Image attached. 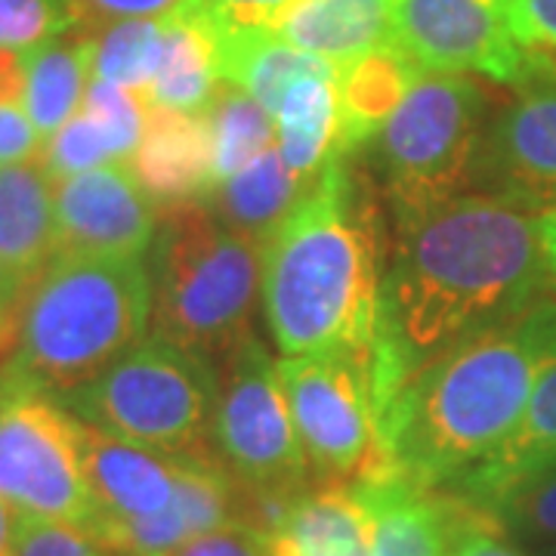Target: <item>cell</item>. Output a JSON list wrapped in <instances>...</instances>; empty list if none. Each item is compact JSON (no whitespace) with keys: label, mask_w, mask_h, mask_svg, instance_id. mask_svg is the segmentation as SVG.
I'll return each instance as SVG.
<instances>
[{"label":"cell","mask_w":556,"mask_h":556,"mask_svg":"<svg viewBox=\"0 0 556 556\" xmlns=\"http://www.w3.org/2000/svg\"><path fill=\"white\" fill-rule=\"evenodd\" d=\"M383 276L375 346L380 417L417 371L551 288L541 217L485 195H457L415 223Z\"/></svg>","instance_id":"6da1fadb"},{"label":"cell","mask_w":556,"mask_h":556,"mask_svg":"<svg viewBox=\"0 0 556 556\" xmlns=\"http://www.w3.org/2000/svg\"><path fill=\"white\" fill-rule=\"evenodd\" d=\"M556 358L551 288L510 318L427 362L380 417L390 467L448 489L514 433L541 371Z\"/></svg>","instance_id":"7a4b0ae2"},{"label":"cell","mask_w":556,"mask_h":556,"mask_svg":"<svg viewBox=\"0 0 556 556\" xmlns=\"http://www.w3.org/2000/svg\"><path fill=\"white\" fill-rule=\"evenodd\" d=\"M383 276L378 201L334 159L263 244L260 303L278 353L375 350Z\"/></svg>","instance_id":"3957f363"},{"label":"cell","mask_w":556,"mask_h":556,"mask_svg":"<svg viewBox=\"0 0 556 556\" xmlns=\"http://www.w3.org/2000/svg\"><path fill=\"white\" fill-rule=\"evenodd\" d=\"M149 325L152 276L142 260L60 254L22 298L3 387L60 402L142 343Z\"/></svg>","instance_id":"277c9868"},{"label":"cell","mask_w":556,"mask_h":556,"mask_svg":"<svg viewBox=\"0 0 556 556\" xmlns=\"http://www.w3.org/2000/svg\"><path fill=\"white\" fill-rule=\"evenodd\" d=\"M149 276L155 338L214 368L254 338L263 244L226 229L204 201L159 211Z\"/></svg>","instance_id":"5b68a950"},{"label":"cell","mask_w":556,"mask_h":556,"mask_svg":"<svg viewBox=\"0 0 556 556\" xmlns=\"http://www.w3.org/2000/svg\"><path fill=\"white\" fill-rule=\"evenodd\" d=\"M60 402L80 424L159 455L217 457V368L155 334Z\"/></svg>","instance_id":"8992f818"},{"label":"cell","mask_w":556,"mask_h":556,"mask_svg":"<svg viewBox=\"0 0 556 556\" xmlns=\"http://www.w3.org/2000/svg\"><path fill=\"white\" fill-rule=\"evenodd\" d=\"M482 130L485 93L477 80L427 68L417 75L368 146L396 226L470 192Z\"/></svg>","instance_id":"52a82bcc"},{"label":"cell","mask_w":556,"mask_h":556,"mask_svg":"<svg viewBox=\"0 0 556 556\" xmlns=\"http://www.w3.org/2000/svg\"><path fill=\"white\" fill-rule=\"evenodd\" d=\"M276 375L313 485H353L390 470L380 439L375 350L281 356Z\"/></svg>","instance_id":"ba28073f"},{"label":"cell","mask_w":556,"mask_h":556,"mask_svg":"<svg viewBox=\"0 0 556 556\" xmlns=\"http://www.w3.org/2000/svg\"><path fill=\"white\" fill-rule=\"evenodd\" d=\"M214 455L241 489L273 495L313 489L276 362L257 338L244 340L217 368Z\"/></svg>","instance_id":"9c48e42d"},{"label":"cell","mask_w":556,"mask_h":556,"mask_svg":"<svg viewBox=\"0 0 556 556\" xmlns=\"http://www.w3.org/2000/svg\"><path fill=\"white\" fill-rule=\"evenodd\" d=\"M0 497L20 517L90 526L80 420L62 402L0 387Z\"/></svg>","instance_id":"30bf717a"},{"label":"cell","mask_w":556,"mask_h":556,"mask_svg":"<svg viewBox=\"0 0 556 556\" xmlns=\"http://www.w3.org/2000/svg\"><path fill=\"white\" fill-rule=\"evenodd\" d=\"M393 43L427 72L522 87L532 65L510 31L507 0H390Z\"/></svg>","instance_id":"8fae6325"},{"label":"cell","mask_w":556,"mask_h":556,"mask_svg":"<svg viewBox=\"0 0 556 556\" xmlns=\"http://www.w3.org/2000/svg\"><path fill=\"white\" fill-rule=\"evenodd\" d=\"M470 192L504 201L532 217L556 211V80L519 87L479 139Z\"/></svg>","instance_id":"7c38bea8"},{"label":"cell","mask_w":556,"mask_h":556,"mask_svg":"<svg viewBox=\"0 0 556 556\" xmlns=\"http://www.w3.org/2000/svg\"><path fill=\"white\" fill-rule=\"evenodd\" d=\"M159 236V207L146 199L127 164L112 161L56 179L60 254L142 260Z\"/></svg>","instance_id":"4fadbf2b"},{"label":"cell","mask_w":556,"mask_h":556,"mask_svg":"<svg viewBox=\"0 0 556 556\" xmlns=\"http://www.w3.org/2000/svg\"><path fill=\"white\" fill-rule=\"evenodd\" d=\"M353 489L375 522L371 556H448L457 526L470 510V501L424 489L393 467L353 482Z\"/></svg>","instance_id":"5bb4252c"},{"label":"cell","mask_w":556,"mask_h":556,"mask_svg":"<svg viewBox=\"0 0 556 556\" xmlns=\"http://www.w3.org/2000/svg\"><path fill=\"white\" fill-rule=\"evenodd\" d=\"M80 464L93 497V519H146L167 510L177 492V457L159 455L80 424ZM87 526V529H90ZM84 529V532H87Z\"/></svg>","instance_id":"9a60e30c"},{"label":"cell","mask_w":556,"mask_h":556,"mask_svg":"<svg viewBox=\"0 0 556 556\" xmlns=\"http://www.w3.org/2000/svg\"><path fill=\"white\" fill-rule=\"evenodd\" d=\"M127 167L159 211L204 201L217 182L207 115L149 105L146 130Z\"/></svg>","instance_id":"2e32d148"},{"label":"cell","mask_w":556,"mask_h":556,"mask_svg":"<svg viewBox=\"0 0 556 556\" xmlns=\"http://www.w3.org/2000/svg\"><path fill=\"white\" fill-rule=\"evenodd\" d=\"M56 257V179L40 159L0 164V260L31 285Z\"/></svg>","instance_id":"e0dca14e"},{"label":"cell","mask_w":556,"mask_h":556,"mask_svg":"<svg viewBox=\"0 0 556 556\" xmlns=\"http://www.w3.org/2000/svg\"><path fill=\"white\" fill-rule=\"evenodd\" d=\"M217 25L201 0H182L164 16V50L146 102L155 109L204 115L219 90Z\"/></svg>","instance_id":"ac0fdd59"},{"label":"cell","mask_w":556,"mask_h":556,"mask_svg":"<svg viewBox=\"0 0 556 556\" xmlns=\"http://www.w3.org/2000/svg\"><path fill=\"white\" fill-rule=\"evenodd\" d=\"M420 72L424 68L396 43L340 65L334 75L340 115L338 159H353L358 149L375 142Z\"/></svg>","instance_id":"d6986e66"},{"label":"cell","mask_w":556,"mask_h":556,"mask_svg":"<svg viewBox=\"0 0 556 556\" xmlns=\"http://www.w3.org/2000/svg\"><path fill=\"white\" fill-rule=\"evenodd\" d=\"M556 460V358L541 371L514 433L455 485L442 489L485 510L517 479Z\"/></svg>","instance_id":"ffe728a7"},{"label":"cell","mask_w":556,"mask_h":556,"mask_svg":"<svg viewBox=\"0 0 556 556\" xmlns=\"http://www.w3.org/2000/svg\"><path fill=\"white\" fill-rule=\"evenodd\" d=\"M217 65L223 84L254 97L273 118L298 80L338 75L331 62L291 47L273 28H217Z\"/></svg>","instance_id":"44dd1931"},{"label":"cell","mask_w":556,"mask_h":556,"mask_svg":"<svg viewBox=\"0 0 556 556\" xmlns=\"http://www.w3.org/2000/svg\"><path fill=\"white\" fill-rule=\"evenodd\" d=\"M273 31L291 47L340 68L393 43L390 0H298Z\"/></svg>","instance_id":"7402d4cb"},{"label":"cell","mask_w":556,"mask_h":556,"mask_svg":"<svg viewBox=\"0 0 556 556\" xmlns=\"http://www.w3.org/2000/svg\"><path fill=\"white\" fill-rule=\"evenodd\" d=\"M375 522L353 485H313L269 535L273 556H371Z\"/></svg>","instance_id":"603a6c76"},{"label":"cell","mask_w":556,"mask_h":556,"mask_svg":"<svg viewBox=\"0 0 556 556\" xmlns=\"http://www.w3.org/2000/svg\"><path fill=\"white\" fill-rule=\"evenodd\" d=\"M306 189L309 186H303L285 167L278 149L273 146L257 161H251L244 170L219 179L204 204L236 236L266 244V239L281 226V219L294 211V204Z\"/></svg>","instance_id":"cb8c5ba5"},{"label":"cell","mask_w":556,"mask_h":556,"mask_svg":"<svg viewBox=\"0 0 556 556\" xmlns=\"http://www.w3.org/2000/svg\"><path fill=\"white\" fill-rule=\"evenodd\" d=\"M25 60V112L40 142L80 112L90 84L93 35H65L22 53Z\"/></svg>","instance_id":"d4e9b609"},{"label":"cell","mask_w":556,"mask_h":556,"mask_svg":"<svg viewBox=\"0 0 556 556\" xmlns=\"http://www.w3.org/2000/svg\"><path fill=\"white\" fill-rule=\"evenodd\" d=\"M338 127L334 78H303L285 93L276 112V149L303 186H313L338 159Z\"/></svg>","instance_id":"484cf974"},{"label":"cell","mask_w":556,"mask_h":556,"mask_svg":"<svg viewBox=\"0 0 556 556\" xmlns=\"http://www.w3.org/2000/svg\"><path fill=\"white\" fill-rule=\"evenodd\" d=\"M214 142V177L226 179L276 146V118L254 97L232 84H219L217 97L204 112ZM214 182V186H217Z\"/></svg>","instance_id":"4316f807"},{"label":"cell","mask_w":556,"mask_h":556,"mask_svg":"<svg viewBox=\"0 0 556 556\" xmlns=\"http://www.w3.org/2000/svg\"><path fill=\"white\" fill-rule=\"evenodd\" d=\"M164 50V20L109 22L93 35L90 78L109 80L137 97H149Z\"/></svg>","instance_id":"83f0119b"},{"label":"cell","mask_w":556,"mask_h":556,"mask_svg":"<svg viewBox=\"0 0 556 556\" xmlns=\"http://www.w3.org/2000/svg\"><path fill=\"white\" fill-rule=\"evenodd\" d=\"M485 514L495 519L501 532L517 538L532 554L556 544V460L504 489Z\"/></svg>","instance_id":"f1b7e54d"},{"label":"cell","mask_w":556,"mask_h":556,"mask_svg":"<svg viewBox=\"0 0 556 556\" xmlns=\"http://www.w3.org/2000/svg\"><path fill=\"white\" fill-rule=\"evenodd\" d=\"M87 22L80 0H0V50H35Z\"/></svg>","instance_id":"f546056e"},{"label":"cell","mask_w":556,"mask_h":556,"mask_svg":"<svg viewBox=\"0 0 556 556\" xmlns=\"http://www.w3.org/2000/svg\"><path fill=\"white\" fill-rule=\"evenodd\" d=\"M80 112H87L100 124V130L112 146L115 161L127 164L134 159L142 130H146V118H149V102L137 93H130V90H124V87L109 84V80L90 78L84 102H80Z\"/></svg>","instance_id":"4dcf8cb0"},{"label":"cell","mask_w":556,"mask_h":556,"mask_svg":"<svg viewBox=\"0 0 556 556\" xmlns=\"http://www.w3.org/2000/svg\"><path fill=\"white\" fill-rule=\"evenodd\" d=\"M112 146L100 130V124L87 112L68 118L50 139L40 146V164L53 179L78 177L87 170H97L102 164H112Z\"/></svg>","instance_id":"1f68e13d"},{"label":"cell","mask_w":556,"mask_h":556,"mask_svg":"<svg viewBox=\"0 0 556 556\" xmlns=\"http://www.w3.org/2000/svg\"><path fill=\"white\" fill-rule=\"evenodd\" d=\"M507 20L532 78L556 80V0H507Z\"/></svg>","instance_id":"d6a6232c"},{"label":"cell","mask_w":556,"mask_h":556,"mask_svg":"<svg viewBox=\"0 0 556 556\" xmlns=\"http://www.w3.org/2000/svg\"><path fill=\"white\" fill-rule=\"evenodd\" d=\"M13 556H100V547L78 526L22 517Z\"/></svg>","instance_id":"836d02e7"},{"label":"cell","mask_w":556,"mask_h":556,"mask_svg":"<svg viewBox=\"0 0 556 556\" xmlns=\"http://www.w3.org/2000/svg\"><path fill=\"white\" fill-rule=\"evenodd\" d=\"M448 556H529L522 547H514L504 532L497 529V522L485 510H479L477 504H470L464 522L457 526L455 541H452V554Z\"/></svg>","instance_id":"e575fe53"},{"label":"cell","mask_w":556,"mask_h":556,"mask_svg":"<svg viewBox=\"0 0 556 556\" xmlns=\"http://www.w3.org/2000/svg\"><path fill=\"white\" fill-rule=\"evenodd\" d=\"M174 556H273V551H269V538L263 532L244 522H229L217 532L189 541Z\"/></svg>","instance_id":"d590c367"},{"label":"cell","mask_w":556,"mask_h":556,"mask_svg":"<svg viewBox=\"0 0 556 556\" xmlns=\"http://www.w3.org/2000/svg\"><path fill=\"white\" fill-rule=\"evenodd\" d=\"M298 0H201L217 28H273Z\"/></svg>","instance_id":"8d00e7d4"},{"label":"cell","mask_w":556,"mask_h":556,"mask_svg":"<svg viewBox=\"0 0 556 556\" xmlns=\"http://www.w3.org/2000/svg\"><path fill=\"white\" fill-rule=\"evenodd\" d=\"M40 137L25 105H0V164L40 159Z\"/></svg>","instance_id":"74e56055"},{"label":"cell","mask_w":556,"mask_h":556,"mask_svg":"<svg viewBox=\"0 0 556 556\" xmlns=\"http://www.w3.org/2000/svg\"><path fill=\"white\" fill-rule=\"evenodd\" d=\"M182 0H80L87 20L124 22V20H164Z\"/></svg>","instance_id":"f35d334b"},{"label":"cell","mask_w":556,"mask_h":556,"mask_svg":"<svg viewBox=\"0 0 556 556\" xmlns=\"http://www.w3.org/2000/svg\"><path fill=\"white\" fill-rule=\"evenodd\" d=\"M25 291L28 285L0 260V338H16V318Z\"/></svg>","instance_id":"ab89813d"},{"label":"cell","mask_w":556,"mask_h":556,"mask_svg":"<svg viewBox=\"0 0 556 556\" xmlns=\"http://www.w3.org/2000/svg\"><path fill=\"white\" fill-rule=\"evenodd\" d=\"M0 105H25V60L16 50H0Z\"/></svg>","instance_id":"60d3db41"},{"label":"cell","mask_w":556,"mask_h":556,"mask_svg":"<svg viewBox=\"0 0 556 556\" xmlns=\"http://www.w3.org/2000/svg\"><path fill=\"white\" fill-rule=\"evenodd\" d=\"M20 514L0 497V556L16 554V532H20Z\"/></svg>","instance_id":"b9f144b4"},{"label":"cell","mask_w":556,"mask_h":556,"mask_svg":"<svg viewBox=\"0 0 556 556\" xmlns=\"http://www.w3.org/2000/svg\"><path fill=\"white\" fill-rule=\"evenodd\" d=\"M541 244H544V260H547L551 278L556 281V211L541 217Z\"/></svg>","instance_id":"7bdbcfd3"},{"label":"cell","mask_w":556,"mask_h":556,"mask_svg":"<svg viewBox=\"0 0 556 556\" xmlns=\"http://www.w3.org/2000/svg\"><path fill=\"white\" fill-rule=\"evenodd\" d=\"M13 343H16V338H0V387H3V365L13 353Z\"/></svg>","instance_id":"ee69618b"},{"label":"cell","mask_w":556,"mask_h":556,"mask_svg":"<svg viewBox=\"0 0 556 556\" xmlns=\"http://www.w3.org/2000/svg\"><path fill=\"white\" fill-rule=\"evenodd\" d=\"M535 556H556V544H547V547H541V551H535Z\"/></svg>","instance_id":"f6af8a7d"},{"label":"cell","mask_w":556,"mask_h":556,"mask_svg":"<svg viewBox=\"0 0 556 556\" xmlns=\"http://www.w3.org/2000/svg\"><path fill=\"white\" fill-rule=\"evenodd\" d=\"M551 464H554V460H551Z\"/></svg>","instance_id":"bcb514c9"}]
</instances>
